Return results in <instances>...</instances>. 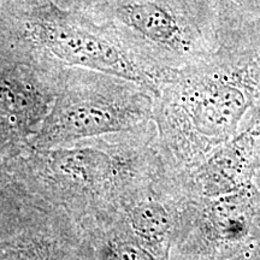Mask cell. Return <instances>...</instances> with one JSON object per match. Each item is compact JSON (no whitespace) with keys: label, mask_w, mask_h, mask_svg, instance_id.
<instances>
[{"label":"cell","mask_w":260,"mask_h":260,"mask_svg":"<svg viewBox=\"0 0 260 260\" xmlns=\"http://www.w3.org/2000/svg\"><path fill=\"white\" fill-rule=\"evenodd\" d=\"M154 125L52 148L28 147L10 162L28 189L80 224L116 212L128 195L157 176L161 160Z\"/></svg>","instance_id":"obj_1"},{"label":"cell","mask_w":260,"mask_h":260,"mask_svg":"<svg viewBox=\"0 0 260 260\" xmlns=\"http://www.w3.org/2000/svg\"><path fill=\"white\" fill-rule=\"evenodd\" d=\"M0 260H95L67 211L21 182L0 195Z\"/></svg>","instance_id":"obj_2"},{"label":"cell","mask_w":260,"mask_h":260,"mask_svg":"<svg viewBox=\"0 0 260 260\" xmlns=\"http://www.w3.org/2000/svg\"><path fill=\"white\" fill-rule=\"evenodd\" d=\"M153 117L142 98L68 94L50 107L29 147H59L81 140L139 132L151 126Z\"/></svg>","instance_id":"obj_3"},{"label":"cell","mask_w":260,"mask_h":260,"mask_svg":"<svg viewBox=\"0 0 260 260\" xmlns=\"http://www.w3.org/2000/svg\"><path fill=\"white\" fill-rule=\"evenodd\" d=\"M258 140L248 130H241L194 167L171 175L175 187L189 198H220L252 189Z\"/></svg>","instance_id":"obj_4"},{"label":"cell","mask_w":260,"mask_h":260,"mask_svg":"<svg viewBox=\"0 0 260 260\" xmlns=\"http://www.w3.org/2000/svg\"><path fill=\"white\" fill-rule=\"evenodd\" d=\"M39 40L51 56L65 64L99 71L138 86L153 88L144 68L106 39L67 24L45 25Z\"/></svg>","instance_id":"obj_5"},{"label":"cell","mask_w":260,"mask_h":260,"mask_svg":"<svg viewBox=\"0 0 260 260\" xmlns=\"http://www.w3.org/2000/svg\"><path fill=\"white\" fill-rule=\"evenodd\" d=\"M81 228L88 237L95 260H168L169 248L136 236L119 210Z\"/></svg>","instance_id":"obj_6"},{"label":"cell","mask_w":260,"mask_h":260,"mask_svg":"<svg viewBox=\"0 0 260 260\" xmlns=\"http://www.w3.org/2000/svg\"><path fill=\"white\" fill-rule=\"evenodd\" d=\"M121 19L157 46L183 53L189 50V40L176 16L165 6L154 2H139L119 10Z\"/></svg>","instance_id":"obj_7"},{"label":"cell","mask_w":260,"mask_h":260,"mask_svg":"<svg viewBox=\"0 0 260 260\" xmlns=\"http://www.w3.org/2000/svg\"><path fill=\"white\" fill-rule=\"evenodd\" d=\"M248 113V123L243 130H248L251 134L256 136V138H260V90Z\"/></svg>","instance_id":"obj_8"},{"label":"cell","mask_w":260,"mask_h":260,"mask_svg":"<svg viewBox=\"0 0 260 260\" xmlns=\"http://www.w3.org/2000/svg\"><path fill=\"white\" fill-rule=\"evenodd\" d=\"M14 182V175L6 164L0 165V195L8 189Z\"/></svg>","instance_id":"obj_9"},{"label":"cell","mask_w":260,"mask_h":260,"mask_svg":"<svg viewBox=\"0 0 260 260\" xmlns=\"http://www.w3.org/2000/svg\"><path fill=\"white\" fill-rule=\"evenodd\" d=\"M245 2H255V3H260V0H245Z\"/></svg>","instance_id":"obj_10"}]
</instances>
